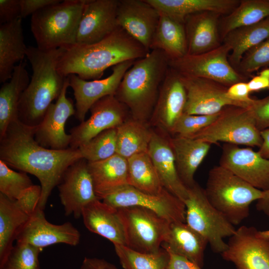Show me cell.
<instances>
[{"instance_id":"27","label":"cell","mask_w":269,"mask_h":269,"mask_svg":"<svg viewBox=\"0 0 269 269\" xmlns=\"http://www.w3.org/2000/svg\"><path fill=\"white\" fill-rule=\"evenodd\" d=\"M207 241L186 222L170 223L161 247L167 252L183 257L202 267Z\"/></svg>"},{"instance_id":"10","label":"cell","mask_w":269,"mask_h":269,"mask_svg":"<svg viewBox=\"0 0 269 269\" xmlns=\"http://www.w3.org/2000/svg\"><path fill=\"white\" fill-rule=\"evenodd\" d=\"M230 49L222 43L208 52L187 54L169 61L170 68L182 76L202 78L219 83L226 87L240 82H247V77L238 72L229 61Z\"/></svg>"},{"instance_id":"31","label":"cell","mask_w":269,"mask_h":269,"mask_svg":"<svg viewBox=\"0 0 269 269\" xmlns=\"http://www.w3.org/2000/svg\"><path fill=\"white\" fill-rule=\"evenodd\" d=\"M160 13L150 45V51H163L169 61L180 59L188 54L184 22Z\"/></svg>"},{"instance_id":"51","label":"cell","mask_w":269,"mask_h":269,"mask_svg":"<svg viewBox=\"0 0 269 269\" xmlns=\"http://www.w3.org/2000/svg\"><path fill=\"white\" fill-rule=\"evenodd\" d=\"M247 84L250 93L269 89V79L259 75L252 77Z\"/></svg>"},{"instance_id":"54","label":"cell","mask_w":269,"mask_h":269,"mask_svg":"<svg viewBox=\"0 0 269 269\" xmlns=\"http://www.w3.org/2000/svg\"><path fill=\"white\" fill-rule=\"evenodd\" d=\"M258 75L269 79V67L264 68L259 72Z\"/></svg>"},{"instance_id":"24","label":"cell","mask_w":269,"mask_h":269,"mask_svg":"<svg viewBox=\"0 0 269 269\" xmlns=\"http://www.w3.org/2000/svg\"><path fill=\"white\" fill-rule=\"evenodd\" d=\"M81 217L90 232L109 240L114 246H127L125 227L118 208L98 199L84 208Z\"/></svg>"},{"instance_id":"29","label":"cell","mask_w":269,"mask_h":269,"mask_svg":"<svg viewBox=\"0 0 269 269\" xmlns=\"http://www.w3.org/2000/svg\"><path fill=\"white\" fill-rule=\"evenodd\" d=\"M27 47L24 41L21 17L0 26V82L9 80L15 64L22 61Z\"/></svg>"},{"instance_id":"12","label":"cell","mask_w":269,"mask_h":269,"mask_svg":"<svg viewBox=\"0 0 269 269\" xmlns=\"http://www.w3.org/2000/svg\"><path fill=\"white\" fill-rule=\"evenodd\" d=\"M255 227L241 226L229 238L221 255L237 269H269V239L261 237Z\"/></svg>"},{"instance_id":"52","label":"cell","mask_w":269,"mask_h":269,"mask_svg":"<svg viewBox=\"0 0 269 269\" xmlns=\"http://www.w3.org/2000/svg\"><path fill=\"white\" fill-rule=\"evenodd\" d=\"M262 143L258 151L264 158L269 160V129L261 131Z\"/></svg>"},{"instance_id":"21","label":"cell","mask_w":269,"mask_h":269,"mask_svg":"<svg viewBox=\"0 0 269 269\" xmlns=\"http://www.w3.org/2000/svg\"><path fill=\"white\" fill-rule=\"evenodd\" d=\"M80 236L79 231L70 222L55 225L48 222L43 210L37 207L19 232L16 241L43 249L60 243L76 246L79 243Z\"/></svg>"},{"instance_id":"13","label":"cell","mask_w":269,"mask_h":269,"mask_svg":"<svg viewBox=\"0 0 269 269\" xmlns=\"http://www.w3.org/2000/svg\"><path fill=\"white\" fill-rule=\"evenodd\" d=\"M90 117L70 131L69 147L78 149L83 144L107 130L117 128L128 119V108L115 95L106 96L90 108Z\"/></svg>"},{"instance_id":"40","label":"cell","mask_w":269,"mask_h":269,"mask_svg":"<svg viewBox=\"0 0 269 269\" xmlns=\"http://www.w3.org/2000/svg\"><path fill=\"white\" fill-rule=\"evenodd\" d=\"M33 185L26 173L15 171L0 160V193L16 200Z\"/></svg>"},{"instance_id":"7","label":"cell","mask_w":269,"mask_h":269,"mask_svg":"<svg viewBox=\"0 0 269 269\" xmlns=\"http://www.w3.org/2000/svg\"><path fill=\"white\" fill-rule=\"evenodd\" d=\"M184 203L186 223L207 241L214 252L221 254L228 246L224 239L236 232L234 225L210 203L204 189L196 182L188 188Z\"/></svg>"},{"instance_id":"25","label":"cell","mask_w":269,"mask_h":269,"mask_svg":"<svg viewBox=\"0 0 269 269\" xmlns=\"http://www.w3.org/2000/svg\"><path fill=\"white\" fill-rule=\"evenodd\" d=\"M221 14L202 11L187 16L184 20L188 54L197 55L212 50L222 45L219 24Z\"/></svg>"},{"instance_id":"55","label":"cell","mask_w":269,"mask_h":269,"mask_svg":"<svg viewBox=\"0 0 269 269\" xmlns=\"http://www.w3.org/2000/svg\"><path fill=\"white\" fill-rule=\"evenodd\" d=\"M258 233L261 237L269 239V230L259 231Z\"/></svg>"},{"instance_id":"26","label":"cell","mask_w":269,"mask_h":269,"mask_svg":"<svg viewBox=\"0 0 269 269\" xmlns=\"http://www.w3.org/2000/svg\"><path fill=\"white\" fill-rule=\"evenodd\" d=\"M177 171L188 188L196 182L194 175L207 155L211 144L199 139L176 135L169 138Z\"/></svg>"},{"instance_id":"47","label":"cell","mask_w":269,"mask_h":269,"mask_svg":"<svg viewBox=\"0 0 269 269\" xmlns=\"http://www.w3.org/2000/svg\"><path fill=\"white\" fill-rule=\"evenodd\" d=\"M20 0H0V25L12 22L20 17Z\"/></svg>"},{"instance_id":"15","label":"cell","mask_w":269,"mask_h":269,"mask_svg":"<svg viewBox=\"0 0 269 269\" xmlns=\"http://www.w3.org/2000/svg\"><path fill=\"white\" fill-rule=\"evenodd\" d=\"M219 165L258 189H269V160L250 147L224 143Z\"/></svg>"},{"instance_id":"50","label":"cell","mask_w":269,"mask_h":269,"mask_svg":"<svg viewBox=\"0 0 269 269\" xmlns=\"http://www.w3.org/2000/svg\"><path fill=\"white\" fill-rule=\"evenodd\" d=\"M80 269H118L113 264L102 259L86 257Z\"/></svg>"},{"instance_id":"46","label":"cell","mask_w":269,"mask_h":269,"mask_svg":"<svg viewBox=\"0 0 269 269\" xmlns=\"http://www.w3.org/2000/svg\"><path fill=\"white\" fill-rule=\"evenodd\" d=\"M247 82L236 83L228 87L227 89L228 97L244 108H249L254 101V99L250 97L251 93Z\"/></svg>"},{"instance_id":"35","label":"cell","mask_w":269,"mask_h":269,"mask_svg":"<svg viewBox=\"0 0 269 269\" xmlns=\"http://www.w3.org/2000/svg\"><path fill=\"white\" fill-rule=\"evenodd\" d=\"M153 133L146 122L128 118L117 128V153L128 159L147 152Z\"/></svg>"},{"instance_id":"8","label":"cell","mask_w":269,"mask_h":269,"mask_svg":"<svg viewBox=\"0 0 269 269\" xmlns=\"http://www.w3.org/2000/svg\"><path fill=\"white\" fill-rule=\"evenodd\" d=\"M190 138L211 144L223 142L258 147L263 141L249 109L236 106L225 108L210 125Z\"/></svg>"},{"instance_id":"48","label":"cell","mask_w":269,"mask_h":269,"mask_svg":"<svg viewBox=\"0 0 269 269\" xmlns=\"http://www.w3.org/2000/svg\"><path fill=\"white\" fill-rule=\"evenodd\" d=\"M21 5L20 17L22 19L32 15L38 11L53 4L60 2V0H20Z\"/></svg>"},{"instance_id":"20","label":"cell","mask_w":269,"mask_h":269,"mask_svg":"<svg viewBox=\"0 0 269 269\" xmlns=\"http://www.w3.org/2000/svg\"><path fill=\"white\" fill-rule=\"evenodd\" d=\"M119 0H87L76 36V44L98 42L118 27L117 13Z\"/></svg>"},{"instance_id":"11","label":"cell","mask_w":269,"mask_h":269,"mask_svg":"<svg viewBox=\"0 0 269 269\" xmlns=\"http://www.w3.org/2000/svg\"><path fill=\"white\" fill-rule=\"evenodd\" d=\"M101 200L117 208L130 206L147 208L170 223L185 222L184 203L166 189L159 194H151L126 185L106 195Z\"/></svg>"},{"instance_id":"9","label":"cell","mask_w":269,"mask_h":269,"mask_svg":"<svg viewBox=\"0 0 269 269\" xmlns=\"http://www.w3.org/2000/svg\"><path fill=\"white\" fill-rule=\"evenodd\" d=\"M125 225L127 247L143 253H155L168 233L170 222L154 212L138 206L118 208Z\"/></svg>"},{"instance_id":"5","label":"cell","mask_w":269,"mask_h":269,"mask_svg":"<svg viewBox=\"0 0 269 269\" xmlns=\"http://www.w3.org/2000/svg\"><path fill=\"white\" fill-rule=\"evenodd\" d=\"M87 0H65L34 13L30 29L42 50L68 49L76 44L78 28Z\"/></svg>"},{"instance_id":"28","label":"cell","mask_w":269,"mask_h":269,"mask_svg":"<svg viewBox=\"0 0 269 269\" xmlns=\"http://www.w3.org/2000/svg\"><path fill=\"white\" fill-rule=\"evenodd\" d=\"M95 193L100 200L116 189L128 185V159L116 153L99 161L88 162Z\"/></svg>"},{"instance_id":"30","label":"cell","mask_w":269,"mask_h":269,"mask_svg":"<svg viewBox=\"0 0 269 269\" xmlns=\"http://www.w3.org/2000/svg\"><path fill=\"white\" fill-rule=\"evenodd\" d=\"M160 12L179 21L192 14L212 11L222 16L232 12L240 0H147Z\"/></svg>"},{"instance_id":"14","label":"cell","mask_w":269,"mask_h":269,"mask_svg":"<svg viewBox=\"0 0 269 269\" xmlns=\"http://www.w3.org/2000/svg\"><path fill=\"white\" fill-rule=\"evenodd\" d=\"M57 187L65 215H73L76 219L81 217L85 206L99 199L95 193L88 161L84 158L77 160L67 168Z\"/></svg>"},{"instance_id":"6","label":"cell","mask_w":269,"mask_h":269,"mask_svg":"<svg viewBox=\"0 0 269 269\" xmlns=\"http://www.w3.org/2000/svg\"><path fill=\"white\" fill-rule=\"evenodd\" d=\"M204 189L210 203L234 226L248 217L251 204L263 191L220 165L209 170Z\"/></svg>"},{"instance_id":"16","label":"cell","mask_w":269,"mask_h":269,"mask_svg":"<svg viewBox=\"0 0 269 269\" xmlns=\"http://www.w3.org/2000/svg\"><path fill=\"white\" fill-rule=\"evenodd\" d=\"M135 61H127L113 66L112 74L104 79L88 81L74 74L68 76L76 100L75 116L78 120L84 121L87 112L98 101L115 95L125 73Z\"/></svg>"},{"instance_id":"53","label":"cell","mask_w":269,"mask_h":269,"mask_svg":"<svg viewBox=\"0 0 269 269\" xmlns=\"http://www.w3.org/2000/svg\"><path fill=\"white\" fill-rule=\"evenodd\" d=\"M256 208L269 217V189L263 191L262 196L257 201Z\"/></svg>"},{"instance_id":"32","label":"cell","mask_w":269,"mask_h":269,"mask_svg":"<svg viewBox=\"0 0 269 269\" xmlns=\"http://www.w3.org/2000/svg\"><path fill=\"white\" fill-rule=\"evenodd\" d=\"M25 63L21 61L14 68L8 82L0 89V137L9 124L18 118V109L22 93L29 83Z\"/></svg>"},{"instance_id":"2","label":"cell","mask_w":269,"mask_h":269,"mask_svg":"<svg viewBox=\"0 0 269 269\" xmlns=\"http://www.w3.org/2000/svg\"><path fill=\"white\" fill-rule=\"evenodd\" d=\"M149 52L119 26L98 42L75 45L66 50L57 70L64 77L74 74L85 80L100 79L110 67L142 58Z\"/></svg>"},{"instance_id":"1","label":"cell","mask_w":269,"mask_h":269,"mask_svg":"<svg viewBox=\"0 0 269 269\" xmlns=\"http://www.w3.org/2000/svg\"><path fill=\"white\" fill-rule=\"evenodd\" d=\"M36 127L23 124L18 118L13 120L0 137V160L39 180L41 195L38 207L44 210L66 170L83 157L79 149L55 150L41 145L34 138Z\"/></svg>"},{"instance_id":"41","label":"cell","mask_w":269,"mask_h":269,"mask_svg":"<svg viewBox=\"0 0 269 269\" xmlns=\"http://www.w3.org/2000/svg\"><path fill=\"white\" fill-rule=\"evenodd\" d=\"M43 249L16 243L0 269H40L39 255Z\"/></svg>"},{"instance_id":"37","label":"cell","mask_w":269,"mask_h":269,"mask_svg":"<svg viewBox=\"0 0 269 269\" xmlns=\"http://www.w3.org/2000/svg\"><path fill=\"white\" fill-rule=\"evenodd\" d=\"M128 185L142 192L159 194L164 189L148 152L134 155L128 159Z\"/></svg>"},{"instance_id":"42","label":"cell","mask_w":269,"mask_h":269,"mask_svg":"<svg viewBox=\"0 0 269 269\" xmlns=\"http://www.w3.org/2000/svg\"><path fill=\"white\" fill-rule=\"evenodd\" d=\"M269 67V37L248 51L236 70L248 77L262 68Z\"/></svg>"},{"instance_id":"19","label":"cell","mask_w":269,"mask_h":269,"mask_svg":"<svg viewBox=\"0 0 269 269\" xmlns=\"http://www.w3.org/2000/svg\"><path fill=\"white\" fill-rule=\"evenodd\" d=\"M160 13L147 0H119V26L150 51Z\"/></svg>"},{"instance_id":"43","label":"cell","mask_w":269,"mask_h":269,"mask_svg":"<svg viewBox=\"0 0 269 269\" xmlns=\"http://www.w3.org/2000/svg\"><path fill=\"white\" fill-rule=\"evenodd\" d=\"M219 113L212 115H200L184 113L177 121L171 134L177 136L191 137L210 125L216 120Z\"/></svg>"},{"instance_id":"39","label":"cell","mask_w":269,"mask_h":269,"mask_svg":"<svg viewBox=\"0 0 269 269\" xmlns=\"http://www.w3.org/2000/svg\"><path fill=\"white\" fill-rule=\"evenodd\" d=\"M88 162L108 159L117 153V128L107 130L95 136L78 148Z\"/></svg>"},{"instance_id":"23","label":"cell","mask_w":269,"mask_h":269,"mask_svg":"<svg viewBox=\"0 0 269 269\" xmlns=\"http://www.w3.org/2000/svg\"><path fill=\"white\" fill-rule=\"evenodd\" d=\"M169 138L153 131L147 152L163 187L184 203L188 188L178 174Z\"/></svg>"},{"instance_id":"44","label":"cell","mask_w":269,"mask_h":269,"mask_svg":"<svg viewBox=\"0 0 269 269\" xmlns=\"http://www.w3.org/2000/svg\"><path fill=\"white\" fill-rule=\"evenodd\" d=\"M260 131L269 129V96L260 99H254L249 108Z\"/></svg>"},{"instance_id":"36","label":"cell","mask_w":269,"mask_h":269,"mask_svg":"<svg viewBox=\"0 0 269 269\" xmlns=\"http://www.w3.org/2000/svg\"><path fill=\"white\" fill-rule=\"evenodd\" d=\"M269 17V0H240L230 13L220 17L219 30L222 40L232 30L257 23Z\"/></svg>"},{"instance_id":"18","label":"cell","mask_w":269,"mask_h":269,"mask_svg":"<svg viewBox=\"0 0 269 269\" xmlns=\"http://www.w3.org/2000/svg\"><path fill=\"white\" fill-rule=\"evenodd\" d=\"M180 76L186 93L184 113L212 115L228 106L241 107L228 97L224 85L207 79Z\"/></svg>"},{"instance_id":"4","label":"cell","mask_w":269,"mask_h":269,"mask_svg":"<svg viewBox=\"0 0 269 269\" xmlns=\"http://www.w3.org/2000/svg\"><path fill=\"white\" fill-rule=\"evenodd\" d=\"M169 61L163 51L151 50L135 60L125 73L115 96L133 119L144 122L150 119L169 68Z\"/></svg>"},{"instance_id":"33","label":"cell","mask_w":269,"mask_h":269,"mask_svg":"<svg viewBox=\"0 0 269 269\" xmlns=\"http://www.w3.org/2000/svg\"><path fill=\"white\" fill-rule=\"evenodd\" d=\"M30 216L11 200L0 193V266L13 247V243Z\"/></svg>"},{"instance_id":"45","label":"cell","mask_w":269,"mask_h":269,"mask_svg":"<svg viewBox=\"0 0 269 269\" xmlns=\"http://www.w3.org/2000/svg\"><path fill=\"white\" fill-rule=\"evenodd\" d=\"M41 195V186L33 185L25 190L15 201L21 210L30 216L37 208Z\"/></svg>"},{"instance_id":"49","label":"cell","mask_w":269,"mask_h":269,"mask_svg":"<svg viewBox=\"0 0 269 269\" xmlns=\"http://www.w3.org/2000/svg\"><path fill=\"white\" fill-rule=\"evenodd\" d=\"M168 253L169 258L166 269H202V267L183 257Z\"/></svg>"},{"instance_id":"17","label":"cell","mask_w":269,"mask_h":269,"mask_svg":"<svg viewBox=\"0 0 269 269\" xmlns=\"http://www.w3.org/2000/svg\"><path fill=\"white\" fill-rule=\"evenodd\" d=\"M69 86L67 77L60 96L50 106L42 122L36 127L34 138L46 148L63 150L70 146L71 136L66 133L65 125L68 118L75 115L76 111L71 99L66 97Z\"/></svg>"},{"instance_id":"22","label":"cell","mask_w":269,"mask_h":269,"mask_svg":"<svg viewBox=\"0 0 269 269\" xmlns=\"http://www.w3.org/2000/svg\"><path fill=\"white\" fill-rule=\"evenodd\" d=\"M186 102V93L181 76L169 67L160 86L150 121L164 132L171 134L184 113Z\"/></svg>"},{"instance_id":"3","label":"cell","mask_w":269,"mask_h":269,"mask_svg":"<svg viewBox=\"0 0 269 269\" xmlns=\"http://www.w3.org/2000/svg\"><path fill=\"white\" fill-rule=\"evenodd\" d=\"M66 50H42L27 47L26 57L31 64L32 75L18 106V118L23 124L38 126L52 102L60 96L66 77L59 73L57 66Z\"/></svg>"},{"instance_id":"34","label":"cell","mask_w":269,"mask_h":269,"mask_svg":"<svg viewBox=\"0 0 269 269\" xmlns=\"http://www.w3.org/2000/svg\"><path fill=\"white\" fill-rule=\"evenodd\" d=\"M269 37V17L250 25L236 28L223 39L230 49L229 61L236 70L244 54Z\"/></svg>"},{"instance_id":"38","label":"cell","mask_w":269,"mask_h":269,"mask_svg":"<svg viewBox=\"0 0 269 269\" xmlns=\"http://www.w3.org/2000/svg\"><path fill=\"white\" fill-rule=\"evenodd\" d=\"M114 248L124 269H166L169 261V253L163 248L148 254L123 245H115Z\"/></svg>"}]
</instances>
